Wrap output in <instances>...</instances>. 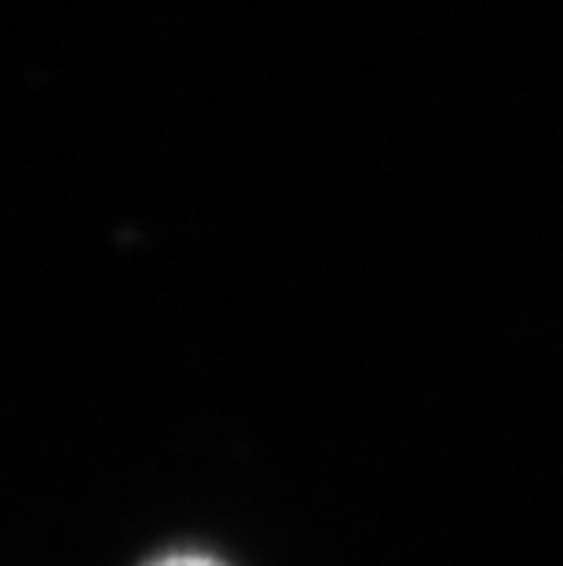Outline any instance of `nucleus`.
<instances>
[{"label": "nucleus", "mask_w": 563, "mask_h": 566, "mask_svg": "<svg viewBox=\"0 0 563 566\" xmlns=\"http://www.w3.org/2000/svg\"><path fill=\"white\" fill-rule=\"evenodd\" d=\"M143 566H227L220 556H209V552H195V548H176V552H161V556L147 559Z\"/></svg>", "instance_id": "f257e3e1"}]
</instances>
